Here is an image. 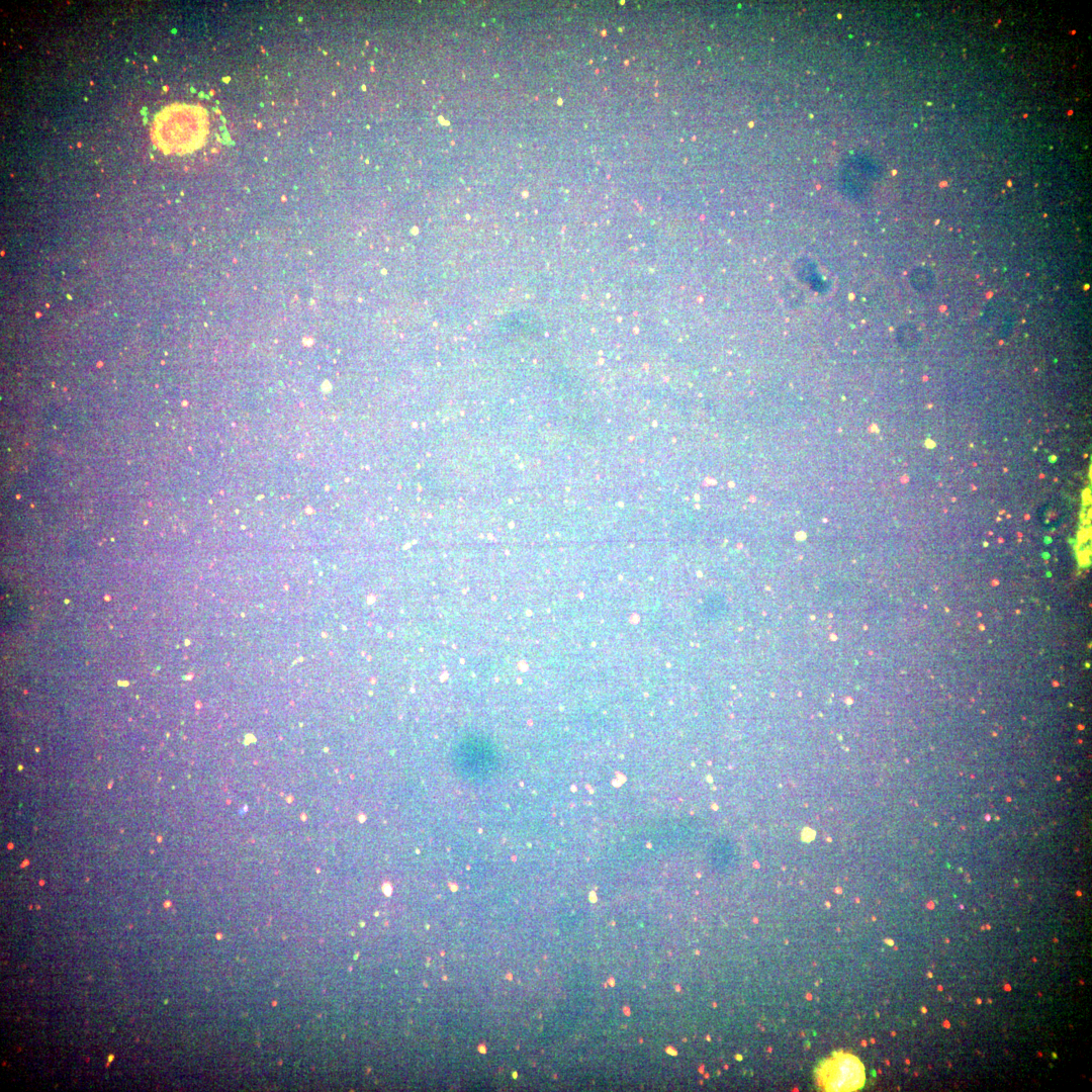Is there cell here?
Listing matches in <instances>:
<instances>
[{"mask_svg":"<svg viewBox=\"0 0 1092 1092\" xmlns=\"http://www.w3.org/2000/svg\"><path fill=\"white\" fill-rule=\"evenodd\" d=\"M208 124V114L203 107L173 103L155 116L151 139L154 146L166 155H185L205 144Z\"/></svg>","mask_w":1092,"mask_h":1092,"instance_id":"cell-1","label":"cell"},{"mask_svg":"<svg viewBox=\"0 0 1092 1092\" xmlns=\"http://www.w3.org/2000/svg\"><path fill=\"white\" fill-rule=\"evenodd\" d=\"M818 1087L824 1091H855L866 1080L861 1062L848 1053H836L822 1061L816 1072Z\"/></svg>","mask_w":1092,"mask_h":1092,"instance_id":"cell-2","label":"cell"}]
</instances>
